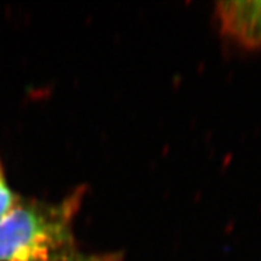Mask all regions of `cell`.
I'll return each instance as SVG.
<instances>
[{"label": "cell", "mask_w": 261, "mask_h": 261, "mask_svg": "<svg viewBox=\"0 0 261 261\" xmlns=\"http://www.w3.org/2000/svg\"><path fill=\"white\" fill-rule=\"evenodd\" d=\"M79 195L62 203H16L0 219V261H47L73 249Z\"/></svg>", "instance_id": "obj_1"}, {"label": "cell", "mask_w": 261, "mask_h": 261, "mask_svg": "<svg viewBox=\"0 0 261 261\" xmlns=\"http://www.w3.org/2000/svg\"><path fill=\"white\" fill-rule=\"evenodd\" d=\"M216 14L221 31L248 49H261V0L221 2Z\"/></svg>", "instance_id": "obj_2"}, {"label": "cell", "mask_w": 261, "mask_h": 261, "mask_svg": "<svg viewBox=\"0 0 261 261\" xmlns=\"http://www.w3.org/2000/svg\"><path fill=\"white\" fill-rule=\"evenodd\" d=\"M47 261H117L112 254H83L72 251L49 258Z\"/></svg>", "instance_id": "obj_3"}, {"label": "cell", "mask_w": 261, "mask_h": 261, "mask_svg": "<svg viewBox=\"0 0 261 261\" xmlns=\"http://www.w3.org/2000/svg\"><path fill=\"white\" fill-rule=\"evenodd\" d=\"M16 204L15 196L10 187L7 186L6 179H4L3 171L0 168V219L12 210V206Z\"/></svg>", "instance_id": "obj_4"}]
</instances>
